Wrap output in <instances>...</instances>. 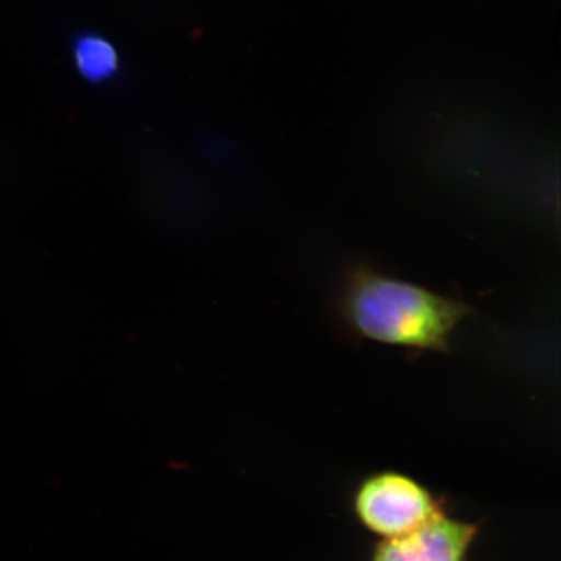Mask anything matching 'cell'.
I'll return each instance as SVG.
<instances>
[{"mask_svg": "<svg viewBox=\"0 0 561 561\" xmlns=\"http://www.w3.org/2000/svg\"><path fill=\"white\" fill-rule=\"evenodd\" d=\"M479 526L445 514L403 536L383 539L374 561H465Z\"/></svg>", "mask_w": 561, "mask_h": 561, "instance_id": "3957f363", "label": "cell"}, {"mask_svg": "<svg viewBox=\"0 0 561 561\" xmlns=\"http://www.w3.org/2000/svg\"><path fill=\"white\" fill-rule=\"evenodd\" d=\"M72 58L77 73L91 85L114 80L122 68L116 46L96 33H82L75 39Z\"/></svg>", "mask_w": 561, "mask_h": 561, "instance_id": "277c9868", "label": "cell"}, {"mask_svg": "<svg viewBox=\"0 0 561 561\" xmlns=\"http://www.w3.org/2000/svg\"><path fill=\"white\" fill-rule=\"evenodd\" d=\"M343 311L348 324L364 339L446 353L456 328L471 308L458 299L360 266L348 277Z\"/></svg>", "mask_w": 561, "mask_h": 561, "instance_id": "6da1fadb", "label": "cell"}, {"mask_svg": "<svg viewBox=\"0 0 561 561\" xmlns=\"http://www.w3.org/2000/svg\"><path fill=\"white\" fill-rule=\"evenodd\" d=\"M355 511L364 526L383 539L403 536L444 514L430 491L396 472L364 481L355 495Z\"/></svg>", "mask_w": 561, "mask_h": 561, "instance_id": "7a4b0ae2", "label": "cell"}]
</instances>
